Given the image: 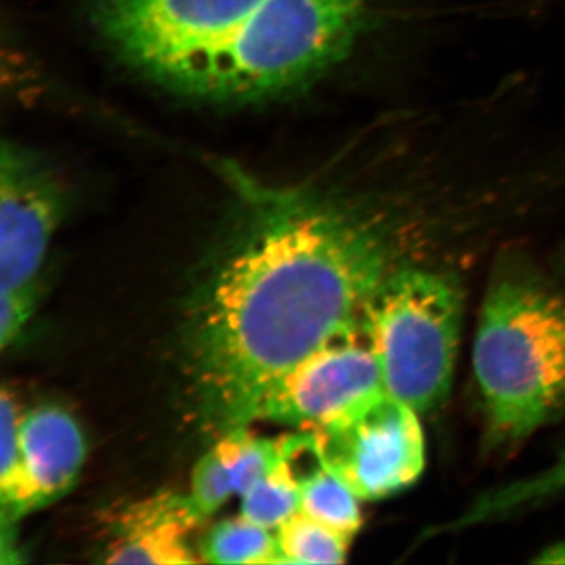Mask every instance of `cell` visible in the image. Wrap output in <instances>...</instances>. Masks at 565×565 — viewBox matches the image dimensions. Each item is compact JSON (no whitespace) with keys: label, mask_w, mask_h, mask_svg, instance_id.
Masks as SVG:
<instances>
[{"label":"cell","mask_w":565,"mask_h":565,"mask_svg":"<svg viewBox=\"0 0 565 565\" xmlns=\"http://www.w3.org/2000/svg\"><path fill=\"white\" fill-rule=\"evenodd\" d=\"M281 564H341L352 537L297 512L277 531Z\"/></svg>","instance_id":"cell-14"},{"label":"cell","mask_w":565,"mask_h":565,"mask_svg":"<svg viewBox=\"0 0 565 565\" xmlns=\"http://www.w3.org/2000/svg\"><path fill=\"white\" fill-rule=\"evenodd\" d=\"M535 563L541 564H565V542L548 546L539 555Z\"/></svg>","instance_id":"cell-18"},{"label":"cell","mask_w":565,"mask_h":565,"mask_svg":"<svg viewBox=\"0 0 565 565\" xmlns=\"http://www.w3.org/2000/svg\"><path fill=\"white\" fill-rule=\"evenodd\" d=\"M93 22L122 61L211 102L302 87L345 39L341 0H96Z\"/></svg>","instance_id":"cell-2"},{"label":"cell","mask_w":565,"mask_h":565,"mask_svg":"<svg viewBox=\"0 0 565 565\" xmlns=\"http://www.w3.org/2000/svg\"><path fill=\"white\" fill-rule=\"evenodd\" d=\"M20 434L29 512H33L76 484L87 445L79 424L57 405H40L22 415Z\"/></svg>","instance_id":"cell-9"},{"label":"cell","mask_w":565,"mask_h":565,"mask_svg":"<svg viewBox=\"0 0 565 565\" xmlns=\"http://www.w3.org/2000/svg\"><path fill=\"white\" fill-rule=\"evenodd\" d=\"M202 520L188 494L161 492L125 509L114 526L106 564H195L189 535Z\"/></svg>","instance_id":"cell-8"},{"label":"cell","mask_w":565,"mask_h":565,"mask_svg":"<svg viewBox=\"0 0 565 565\" xmlns=\"http://www.w3.org/2000/svg\"><path fill=\"white\" fill-rule=\"evenodd\" d=\"M188 497L202 522L215 514L226 501L236 497L232 478L214 448L193 467Z\"/></svg>","instance_id":"cell-16"},{"label":"cell","mask_w":565,"mask_h":565,"mask_svg":"<svg viewBox=\"0 0 565 565\" xmlns=\"http://www.w3.org/2000/svg\"><path fill=\"white\" fill-rule=\"evenodd\" d=\"M63 191L51 170L17 143L0 156V289L35 286L63 215Z\"/></svg>","instance_id":"cell-7"},{"label":"cell","mask_w":565,"mask_h":565,"mask_svg":"<svg viewBox=\"0 0 565 565\" xmlns=\"http://www.w3.org/2000/svg\"><path fill=\"white\" fill-rule=\"evenodd\" d=\"M0 348L6 351L17 341L35 308V286L24 289H0Z\"/></svg>","instance_id":"cell-17"},{"label":"cell","mask_w":565,"mask_h":565,"mask_svg":"<svg viewBox=\"0 0 565 565\" xmlns=\"http://www.w3.org/2000/svg\"><path fill=\"white\" fill-rule=\"evenodd\" d=\"M310 433L323 462L360 501L403 492L418 481L426 467L418 412L386 392Z\"/></svg>","instance_id":"cell-5"},{"label":"cell","mask_w":565,"mask_h":565,"mask_svg":"<svg viewBox=\"0 0 565 565\" xmlns=\"http://www.w3.org/2000/svg\"><path fill=\"white\" fill-rule=\"evenodd\" d=\"M561 493H565V448L555 463L550 465L541 473L481 494L452 522L435 527L434 534L456 533L467 527L493 522L520 509L544 503Z\"/></svg>","instance_id":"cell-10"},{"label":"cell","mask_w":565,"mask_h":565,"mask_svg":"<svg viewBox=\"0 0 565 565\" xmlns=\"http://www.w3.org/2000/svg\"><path fill=\"white\" fill-rule=\"evenodd\" d=\"M462 291L451 277L424 269L390 270L364 310L385 392L418 414L451 392Z\"/></svg>","instance_id":"cell-4"},{"label":"cell","mask_w":565,"mask_h":565,"mask_svg":"<svg viewBox=\"0 0 565 565\" xmlns=\"http://www.w3.org/2000/svg\"><path fill=\"white\" fill-rule=\"evenodd\" d=\"M473 371L487 444L514 446L565 403V296L527 277H498L486 294Z\"/></svg>","instance_id":"cell-3"},{"label":"cell","mask_w":565,"mask_h":565,"mask_svg":"<svg viewBox=\"0 0 565 565\" xmlns=\"http://www.w3.org/2000/svg\"><path fill=\"white\" fill-rule=\"evenodd\" d=\"M200 559L210 564H281L277 534L243 515L222 520L207 531Z\"/></svg>","instance_id":"cell-12"},{"label":"cell","mask_w":565,"mask_h":565,"mask_svg":"<svg viewBox=\"0 0 565 565\" xmlns=\"http://www.w3.org/2000/svg\"><path fill=\"white\" fill-rule=\"evenodd\" d=\"M21 414L14 394L7 386L0 393V505L2 526H13L29 512L28 490L22 471Z\"/></svg>","instance_id":"cell-13"},{"label":"cell","mask_w":565,"mask_h":565,"mask_svg":"<svg viewBox=\"0 0 565 565\" xmlns=\"http://www.w3.org/2000/svg\"><path fill=\"white\" fill-rule=\"evenodd\" d=\"M299 511V482L282 456L269 475L241 497V515L270 531H277Z\"/></svg>","instance_id":"cell-15"},{"label":"cell","mask_w":565,"mask_h":565,"mask_svg":"<svg viewBox=\"0 0 565 565\" xmlns=\"http://www.w3.org/2000/svg\"><path fill=\"white\" fill-rule=\"evenodd\" d=\"M384 392L362 319L275 381L256 403L253 422L321 429Z\"/></svg>","instance_id":"cell-6"},{"label":"cell","mask_w":565,"mask_h":565,"mask_svg":"<svg viewBox=\"0 0 565 565\" xmlns=\"http://www.w3.org/2000/svg\"><path fill=\"white\" fill-rule=\"evenodd\" d=\"M300 511L349 537L359 533L363 519L360 498L323 462L322 455L296 475Z\"/></svg>","instance_id":"cell-11"},{"label":"cell","mask_w":565,"mask_h":565,"mask_svg":"<svg viewBox=\"0 0 565 565\" xmlns=\"http://www.w3.org/2000/svg\"><path fill=\"white\" fill-rule=\"evenodd\" d=\"M225 174L241 215L184 337L195 403L221 434L250 426L275 381L362 322L390 273L381 234L343 204L232 166Z\"/></svg>","instance_id":"cell-1"}]
</instances>
